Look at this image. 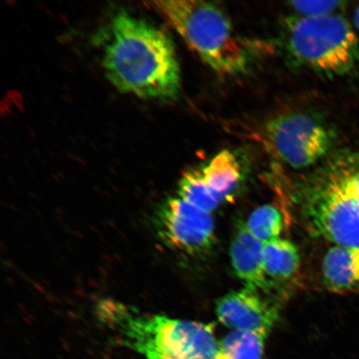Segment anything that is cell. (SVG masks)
Here are the masks:
<instances>
[{
	"label": "cell",
	"mask_w": 359,
	"mask_h": 359,
	"mask_svg": "<svg viewBox=\"0 0 359 359\" xmlns=\"http://www.w3.org/2000/svg\"><path fill=\"white\" fill-rule=\"evenodd\" d=\"M217 316L222 324L232 330L253 332L268 335L275 325V309L248 288L231 292L219 300Z\"/></svg>",
	"instance_id": "52a82bcc"
},
{
	"label": "cell",
	"mask_w": 359,
	"mask_h": 359,
	"mask_svg": "<svg viewBox=\"0 0 359 359\" xmlns=\"http://www.w3.org/2000/svg\"><path fill=\"white\" fill-rule=\"evenodd\" d=\"M339 1H295L291 6L299 13V16L317 17L334 13L340 6Z\"/></svg>",
	"instance_id": "5bb4252c"
},
{
	"label": "cell",
	"mask_w": 359,
	"mask_h": 359,
	"mask_svg": "<svg viewBox=\"0 0 359 359\" xmlns=\"http://www.w3.org/2000/svg\"><path fill=\"white\" fill-rule=\"evenodd\" d=\"M156 224L161 239L184 252L203 253L214 244L212 215L202 212L176 195L161 206Z\"/></svg>",
	"instance_id": "8992f818"
},
{
	"label": "cell",
	"mask_w": 359,
	"mask_h": 359,
	"mask_svg": "<svg viewBox=\"0 0 359 359\" xmlns=\"http://www.w3.org/2000/svg\"><path fill=\"white\" fill-rule=\"evenodd\" d=\"M263 262L268 277L285 280L298 271L300 257L292 242L278 238L263 244Z\"/></svg>",
	"instance_id": "8fae6325"
},
{
	"label": "cell",
	"mask_w": 359,
	"mask_h": 359,
	"mask_svg": "<svg viewBox=\"0 0 359 359\" xmlns=\"http://www.w3.org/2000/svg\"><path fill=\"white\" fill-rule=\"evenodd\" d=\"M263 244L241 224L231 246V259L238 277L247 288L257 291L269 288L264 271Z\"/></svg>",
	"instance_id": "ba28073f"
},
{
	"label": "cell",
	"mask_w": 359,
	"mask_h": 359,
	"mask_svg": "<svg viewBox=\"0 0 359 359\" xmlns=\"http://www.w3.org/2000/svg\"><path fill=\"white\" fill-rule=\"evenodd\" d=\"M202 179L219 203L229 198L241 180L240 161L234 152L223 150L197 167Z\"/></svg>",
	"instance_id": "30bf717a"
},
{
	"label": "cell",
	"mask_w": 359,
	"mask_h": 359,
	"mask_svg": "<svg viewBox=\"0 0 359 359\" xmlns=\"http://www.w3.org/2000/svg\"><path fill=\"white\" fill-rule=\"evenodd\" d=\"M303 197L314 232L334 245L359 247V156L336 161Z\"/></svg>",
	"instance_id": "3957f363"
},
{
	"label": "cell",
	"mask_w": 359,
	"mask_h": 359,
	"mask_svg": "<svg viewBox=\"0 0 359 359\" xmlns=\"http://www.w3.org/2000/svg\"><path fill=\"white\" fill-rule=\"evenodd\" d=\"M110 34L102 64L119 91L147 100H169L178 95L181 74L168 34L125 12L114 18Z\"/></svg>",
	"instance_id": "6da1fadb"
},
{
	"label": "cell",
	"mask_w": 359,
	"mask_h": 359,
	"mask_svg": "<svg viewBox=\"0 0 359 359\" xmlns=\"http://www.w3.org/2000/svg\"><path fill=\"white\" fill-rule=\"evenodd\" d=\"M245 226L257 239L266 243L279 238L284 226V219L275 205H264L250 214Z\"/></svg>",
	"instance_id": "4fadbf2b"
},
{
	"label": "cell",
	"mask_w": 359,
	"mask_h": 359,
	"mask_svg": "<svg viewBox=\"0 0 359 359\" xmlns=\"http://www.w3.org/2000/svg\"><path fill=\"white\" fill-rule=\"evenodd\" d=\"M353 21H354V25H355L357 28L359 29V4L356 8L355 12H354Z\"/></svg>",
	"instance_id": "9a60e30c"
},
{
	"label": "cell",
	"mask_w": 359,
	"mask_h": 359,
	"mask_svg": "<svg viewBox=\"0 0 359 359\" xmlns=\"http://www.w3.org/2000/svg\"><path fill=\"white\" fill-rule=\"evenodd\" d=\"M255 133V141L294 169L311 167L324 158L333 145V134L324 123L299 112L275 116Z\"/></svg>",
	"instance_id": "5b68a950"
},
{
	"label": "cell",
	"mask_w": 359,
	"mask_h": 359,
	"mask_svg": "<svg viewBox=\"0 0 359 359\" xmlns=\"http://www.w3.org/2000/svg\"><path fill=\"white\" fill-rule=\"evenodd\" d=\"M322 273L333 293L359 294V247H332L323 260Z\"/></svg>",
	"instance_id": "9c48e42d"
},
{
	"label": "cell",
	"mask_w": 359,
	"mask_h": 359,
	"mask_svg": "<svg viewBox=\"0 0 359 359\" xmlns=\"http://www.w3.org/2000/svg\"><path fill=\"white\" fill-rule=\"evenodd\" d=\"M286 47L299 65L329 76L352 72L359 61V43L342 16H296L287 21Z\"/></svg>",
	"instance_id": "277c9868"
},
{
	"label": "cell",
	"mask_w": 359,
	"mask_h": 359,
	"mask_svg": "<svg viewBox=\"0 0 359 359\" xmlns=\"http://www.w3.org/2000/svg\"><path fill=\"white\" fill-rule=\"evenodd\" d=\"M154 4L210 69L224 76L245 73L248 53L221 8L202 0H161Z\"/></svg>",
	"instance_id": "7a4b0ae2"
},
{
	"label": "cell",
	"mask_w": 359,
	"mask_h": 359,
	"mask_svg": "<svg viewBox=\"0 0 359 359\" xmlns=\"http://www.w3.org/2000/svg\"><path fill=\"white\" fill-rule=\"evenodd\" d=\"M266 335L232 330L219 342L227 359H262Z\"/></svg>",
	"instance_id": "7c38bea8"
}]
</instances>
